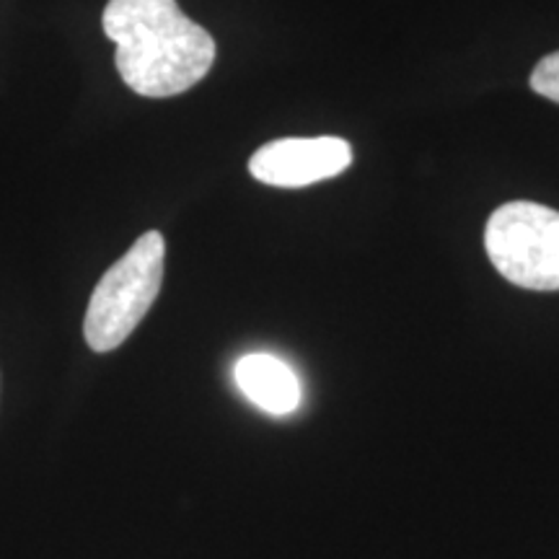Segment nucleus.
<instances>
[{"mask_svg":"<svg viewBox=\"0 0 559 559\" xmlns=\"http://www.w3.org/2000/svg\"><path fill=\"white\" fill-rule=\"evenodd\" d=\"M349 164L353 148L342 138H283L262 145L249 158V171L262 185L296 190L337 177Z\"/></svg>","mask_w":559,"mask_h":559,"instance_id":"obj_4","label":"nucleus"},{"mask_svg":"<svg viewBox=\"0 0 559 559\" xmlns=\"http://www.w3.org/2000/svg\"><path fill=\"white\" fill-rule=\"evenodd\" d=\"M102 24L122 81L148 99L185 94L215 62V39L177 0H109Z\"/></svg>","mask_w":559,"mask_h":559,"instance_id":"obj_1","label":"nucleus"},{"mask_svg":"<svg viewBox=\"0 0 559 559\" xmlns=\"http://www.w3.org/2000/svg\"><path fill=\"white\" fill-rule=\"evenodd\" d=\"M236 383L251 404L270 415H290L300 404V383L288 362L275 355L251 353L236 362Z\"/></svg>","mask_w":559,"mask_h":559,"instance_id":"obj_5","label":"nucleus"},{"mask_svg":"<svg viewBox=\"0 0 559 559\" xmlns=\"http://www.w3.org/2000/svg\"><path fill=\"white\" fill-rule=\"evenodd\" d=\"M531 88L544 99L559 104V52H551L544 58L531 73Z\"/></svg>","mask_w":559,"mask_h":559,"instance_id":"obj_6","label":"nucleus"},{"mask_svg":"<svg viewBox=\"0 0 559 559\" xmlns=\"http://www.w3.org/2000/svg\"><path fill=\"white\" fill-rule=\"evenodd\" d=\"M164 236L148 230L104 272L83 319V334L94 353H111L135 332L164 285Z\"/></svg>","mask_w":559,"mask_h":559,"instance_id":"obj_2","label":"nucleus"},{"mask_svg":"<svg viewBox=\"0 0 559 559\" xmlns=\"http://www.w3.org/2000/svg\"><path fill=\"white\" fill-rule=\"evenodd\" d=\"M485 249L508 283L559 290V213L539 202H508L489 215Z\"/></svg>","mask_w":559,"mask_h":559,"instance_id":"obj_3","label":"nucleus"}]
</instances>
